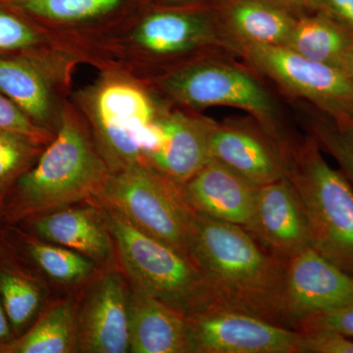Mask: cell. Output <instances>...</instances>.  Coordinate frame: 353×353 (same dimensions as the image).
Segmentation results:
<instances>
[{"mask_svg":"<svg viewBox=\"0 0 353 353\" xmlns=\"http://www.w3.org/2000/svg\"><path fill=\"white\" fill-rule=\"evenodd\" d=\"M85 64L145 83L190 62L226 54L232 43L206 7L143 6L82 48Z\"/></svg>","mask_w":353,"mask_h":353,"instance_id":"6da1fadb","label":"cell"},{"mask_svg":"<svg viewBox=\"0 0 353 353\" xmlns=\"http://www.w3.org/2000/svg\"><path fill=\"white\" fill-rule=\"evenodd\" d=\"M190 257L205 276L219 307L285 327L287 259L267 250L245 228L194 213Z\"/></svg>","mask_w":353,"mask_h":353,"instance_id":"7a4b0ae2","label":"cell"},{"mask_svg":"<svg viewBox=\"0 0 353 353\" xmlns=\"http://www.w3.org/2000/svg\"><path fill=\"white\" fill-rule=\"evenodd\" d=\"M110 173L87 121L70 99L54 137L2 202L1 216L18 224L95 199Z\"/></svg>","mask_w":353,"mask_h":353,"instance_id":"3957f363","label":"cell"},{"mask_svg":"<svg viewBox=\"0 0 353 353\" xmlns=\"http://www.w3.org/2000/svg\"><path fill=\"white\" fill-rule=\"evenodd\" d=\"M262 77L232 55L201 58L146 85L162 101L185 110L233 108L250 114L287 145L296 137L285 126L283 109Z\"/></svg>","mask_w":353,"mask_h":353,"instance_id":"277c9868","label":"cell"},{"mask_svg":"<svg viewBox=\"0 0 353 353\" xmlns=\"http://www.w3.org/2000/svg\"><path fill=\"white\" fill-rule=\"evenodd\" d=\"M97 150L111 173L143 163L148 132L161 99L146 83L113 71H99L94 83L72 92Z\"/></svg>","mask_w":353,"mask_h":353,"instance_id":"5b68a950","label":"cell"},{"mask_svg":"<svg viewBox=\"0 0 353 353\" xmlns=\"http://www.w3.org/2000/svg\"><path fill=\"white\" fill-rule=\"evenodd\" d=\"M103 209L116 253L131 287L188 318L219 307L205 276L194 260L139 231L118 213Z\"/></svg>","mask_w":353,"mask_h":353,"instance_id":"8992f818","label":"cell"},{"mask_svg":"<svg viewBox=\"0 0 353 353\" xmlns=\"http://www.w3.org/2000/svg\"><path fill=\"white\" fill-rule=\"evenodd\" d=\"M288 178L303 202L313 250L353 276L352 183L330 166L308 134L292 145Z\"/></svg>","mask_w":353,"mask_h":353,"instance_id":"52a82bcc","label":"cell"},{"mask_svg":"<svg viewBox=\"0 0 353 353\" xmlns=\"http://www.w3.org/2000/svg\"><path fill=\"white\" fill-rule=\"evenodd\" d=\"M95 199L139 231L190 256L194 212L180 185L157 169L138 163L110 173Z\"/></svg>","mask_w":353,"mask_h":353,"instance_id":"ba28073f","label":"cell"},{"mask_svg":"<svg viewBox=\"0 0 353 353\" xmlns=\"http://www.w3.org/2000/svg\"><path fill=\"white\" fill-rule=\"evenodd\" d=\"M233 53L290 99L333 118L353 111V85L338 67L313 61L281 46L234 44Z\"/></svg>","mask_w":353,"mask_h":353,"instance_id":"9c48e42d","label":"cell"},{"mask_svg":"<svg viewBox=\"0 0 353 353\" xmlns=\"http://www.w3.org/2000/svg\"><path fill=\"white\" fill-rule=\"evenodd\" d=\"M292 145L276 138L250 116L216 121L209 139V155L255 187H261L288 178Z\"/></svg>","mask_w":353,"mask_h":353,"instance_id":"30bf717a","label":"cell"},{"mask_svg":"<svg viewBox=\"0 0 353 353\" xmlns=\"http://www.w3.org/2000/svg\"><path fill=\"white\" fill-rule=\"evenodd\" d=\"M215 123L161 99L143 162L182 187L210 159L209 139Z\"/></svg>","mask_w":353,"mask_h":353,"instance_id":"8fae6325","label":"cell"},{"mask_svg":"<svg viewBox=\"0 0 353 353\" xmlns=\"http://www.w3.org/2000/svg\"><path fill=\"white\" fill-rule=\"evenodd\" d=\"M77 66L71 62L0 57V92L37 126L54 134L72 94Z\"/></svg>","mask_w":353,"mask_h":353,"instance_id":"7c38bea8","label":"cell"},{"mask_svg":"<svg viewBox=\"0 0 353 353\" xmlns=\"http://www.w3.org/2000/svg\"><path fill=\"white\" fill-rule=\"evenodd\" d=\"M189 321L192 353H299V331L240 311L215 307Z\"/></svg>","mask_w":353,"mask_h":353,"instance_id":"4fadbf2b","label":"cell"},{"mask_svg":"<svg viewBox=\"0 0 353 353\" xmlns=\"http://www.w3.org/2000/svg\"><path fill=\"white\" fill-rule=\"evenodd\" d=\"M130 294L119 272H106L90 285L77 305L78 352H130Z\"/></svg>","mask_w":353,"mask_h":353,"instance_id":"5bb4252c","label":"cell"},{"mask_svg":"<svg viewBox=\"0 0 353 353\" xmlns=\"http://www.w3.org/2000/svg\"><path fill=\"white\" fill-rule=\"evenodd\" d=\"M353 299V276L312 248L287 259L283 296L285 327L306 316L343 305Z\"/></svg>","mask_w":353,"mask_h":353,"instance_id":"9a60e30c","label":"cell"},{"mask_svg":"<svg viewBox=\"0 0 353 353\" xmlns=\"http://www.w3.org/2000/svg\"><path fill=\"white\" fill-rule=\"evenodd\" d=\"M245 229L267 250L284 259L312 248L307 216L289 178L259 188Z\"/></svg>","mask_w":353,"mask_h":353,"instance_id":"2e32d148","label":"cell"},{"mask_svg":"<svg viewBox=\"0 0 353 353\" xmlns=\"http://www.w3.org/2000/svg\"><path fill=\"white\" fill-rule=\"evenodd\" d=\"M11 3L73 46L82 57L85 44L139 9L131 7L130 0H17Z\"/></svg>","mask_w":353,"mask_h":353,"instance_id":"e0dca14e","label":"cell"},{"mask_svg":"<svg viewBox=\"0 0 353 353\" xmlns=\"http://www.w3.org/2000/svg\"><path fill=\"white\" fill-rule=\"evenodd\" d=\"M39 240L75 250L95 264L108 265L115 243L102 206H67L23 221Z\"/></svg>","mask_w":353,"mask_h":353,"instance_id":"ac0fdd59","label":"cell"},{"mask_svg":"<svg viewBox=\"0 0 353 353\" xmlns=\"http://www.w3.org/2000/svg\"><path fill=\"white\" fill-rule=\"evenodd\" d=\"M259 188L210 158L181 190L194 213L245 228Z\"/></svg>","mask_w":353,"mask_h":353,"instance_id":"d6986e66","label":"cell"},{"mask_svg":"<svg viewBox=\"0 0 353 353\" xmlns=\"http://www.w3.org/2000/svg\"><path fill=\"white\" fill-rule=\"evenodd\" d=\"M130 352L192 353L189 318L131 287Z\"/></svg>","mask_w":353,"mask_h":353,"instance_id":"ffe728a7","label":"cell"},{"mask_svg":"<svg viewBox=\"0 0 353 353\" xmlns=\"http://www.w3.org/2000/svg\"><path fill=\"white\" fill-rule=\"evenodd\" d=\"M0 57L83 64L78 50L21 11L0 0Z\"/></svg>","mask_w":353,"mask_h":353,"instance_id":"44dd1931","label":"cell"},{"mask_svg":"<svg viewBox=\"0 0 353 353\" xmlns=\"http://www.w3.org/2000/svg\"><path fill=\"white\" fill-rule=\"evenodd\" d=\"M215 12L232 50L234 44L284 46L297 17L265 0H225Z\"/></svg>","mask_w":353,"mask_h":353,"instance_id":"7402d4cb","label":"cell"},{"mask_svg":"<svg viewBox=\"0 0 353 353\" xmlns=\"http://www.w3.org/2000/svg\"><path fill=\"white\" fill-rule=\"evenodd\" d=\"M77 305L73 299H66L50 306L27 331L0 345V353L78 352Z\"/></svg>","mask_w":353,"mask_h":353,"instance_id":"603a6c76","label":"cell"},{"mask_svg":"<svg viewBox=\"0 0 353 353\" xmlns=\"http://www.w3.org/2000/svg\"><path fill=\"white\" fill-rule=\"evenodd\" d=\"M353 41V32L326 14L297 16L284 46L301 57L341 69Z\"/></svg>","mask_w":353,"mask_h":353,"instance_id":"cb8c5ba5","label":"cell"},{"mask_svg":"<svg viewBox=\"0 0 353 353\" xmlns=\"http://www.w3.org/2000/svg\"><path fill=\"white\" fill-rule=\"evenodd\" d=\"M297 110L308 136L338 162L353 187V111L333 118L303 101Z\"/></svg>","mask_w":353,"mask_h":353,"instance_id":"d4e9b609","label":"cell"},{"mask_svg":"<svg viewBox=\"0 0 353 353\" xmlns=\"http://www.w3.org/2000/svg\"><path fill=\"white\" fill-rule=\"evenodd\" d=\"M26 254L46 277L61 285H78L94 277L99 265L75 250L38 238L25 239Z\"/></svg>","mask_w":353,"mask_h":353,"instance_id":"484cf974","label":"cell"},{"mask_svg":"<svg viewBox=\"0 0 353 353\" xmlns=\"http://www.w3.org/2000/svg\"><path fill=\"white\" fill-rule=\"evenodd\" d=\"M0 301L14 334L29 329L43 303L41 288L32 278L8 267H0Z\"/></svg>","mask_w":353,"mask_h":353,"instance_id":"4316f807","label":"cell"},{"mask_svg":"<svg viewBox=\"0 0 353 353\" xmlns=\"http://www.w3.org/2000/svg\"><path fill=\"white\" fill-rule=\"evenodd\" d=\"M46 145L36 139L0 131V204L25 172L36 163Z\"/></svg>","mask_w":353,"mask_h":353,"instance_id":"83f0119b","label":"cell"},{"mask_svg":"<svg viewBox=\"0 0 353 353\" xmlns=\"http://www.w3.org/2000/svg\"><path fill=\"white\" fill-rule=\"evenodd\" d=\"M327 329L353 339V299L343 305L306 316L294 330Z\"/></svg>","mask_w":353,"mask_h":353,"instance_id":"f1b7e54d","label":"cell"},{"mask_svg":"<svg viewBox=\"0 0 353 353\" xmlns=\"http://www.w3.org/2000/svg\"><path fill=\"white\" fill-rule=\"evenodd\" d=\"M0 131L16 132L48 145L54 134L46 131L34 122L10 99L0 92Z\"/></svg>","mask_w":353,"mask_h":353,"instance_id":"f546056e","label":"cell"},{"mask_svg":"<svg viewBox=\"0 0 353 353\" xmlns=\"http://www.w3.org/2000/svg\"><path fill=\"white\" fill-rule=\"evenodd\" d=\"M299 353H353V339L327 329L299 331Z\"/></svg>","mask_w":353,"mask_h":353,"instance_id":"4dcf8cb0","label":"cell"},{"mask_svg":"<svg viewBox=\"0 0 353 353\" xmlns=\"http://www.w3.org/2000/svg\"><path fill=\"white\" fill-rule=\"evenodd\" d=\"M313 9L326 14L353 32V0H313Z\"/></svg>","mask_w":353,"mask_h":353,"instance_id":"1f68e13d","label":"cell"},{"mask_svg":"<svg viewBox=\"0 0 353 353\" xmlns=\"http://www.w3.org/2000/svg\"><path fill=\"white\" fill-rule=\"evenodd\" d=\"M13 332L11 329L10 323L0 301V345L8 343L12 340Z\"/></svg>","mask_w":353,"mask_h":353,"instance_id":"d6a6232c","label":"cell"},{"mask_svg":"<svg viewBox=\"0 0 353 353\" xmlns=\"http://www.w3.org/2000/svg\"><path fill=\"white\" fill-rule=\"evenodd\" d=\"M341 70L345 72V75L350 79V82L353 85V41L350 44V50L347 53V57L345 58Z\"/></svg>","mask_w":353,"mask_h":353,"instance_id":"836d02e7","label":"cell"},{"mask_svg":"<svg viewBox=\"0 0 353 353\" xmlns=\"http://www.w3.org/2000/svg\"><path fill=\"white\" fill-rule=\"evenodd\" d=\"M265 1L271 2V3L276 4V6H279L283 7V8H285V6H309L311 8H313V0H265ZM289 10V9H287ZM290 11V10H289Z\"/></svg>","mask_w":353,"mask_h":353,"instance_id":"e575fe53","label":"cell"},{"mask_svg":"<svg viewBox=\"0 0 353 353\" xmlns=\"http://www.w3.org/2000/svg\"><path fill=\"white\" fill-rule=\"evenodd\" d=\"M163 1H169L168 4H167V6H173V1H180V6L181 7H185L183 6V0H163Z\"/></svg>","mask_w":353,"mask_h":353,"instance_id":"d590c367","label":"cell"},{"mask_svg":"<svg viewBox=\"0 0 353 353\" xmlns=\"http://www.w3.org/2000/svg\"><path fill=\"white\" fill-rule=\"evenodd\" d=\"M1 1L13 2V1H17V0H1Z\"/></svg>","mask_w":353,"mask_h":353,"instance_id":"8d00e7d4","label":"cell"},{"mask_svg":"<svg viewBox=\"0 0 353 353\" xmlns=\"http://www.w3.org/2000/svg\"><path fill=\"white\" fill-rule=\"evenodd\" d=\"M0 215H1V204H0Z\"/></svg>","mask_w":353,"mask_h":353,"instance_id":"74e56055","label":"cell"}]
</instances>
